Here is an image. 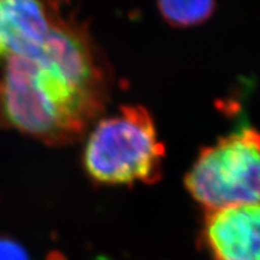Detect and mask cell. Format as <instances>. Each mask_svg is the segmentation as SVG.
<instances>
[{
    "instance_id": "cell-6",
    "label": "cell",
    "mask_w": 260,
    "mask_h": 260,
    "mask_svg": "<svg viewBox=\"0 0 260 260\" xmlns=\"http://www.w3.org/2000/svg\"><path fill=\"white\" fill-rule=\"evenodd\" d=\"M159 11L169 23L175 27H190L199 24L212 15L213 2H160Z\"/></svg>"
},
{
    "instance_id": "cell-7",
    "label": "cell",
    "mask_w": 260,
    "mask_h": 260,
    "mask_svg": "<svg viewBox=\"0 0 260 260\" xmlns=\"http://www.w3.org/2000/svg\"><path fill=\"white\" fill-rule=\"evenodd\" d=\"M0 260H29L25 249L14 240L0 237Z\"/></svg>"
},
{
    "instance_id": "cell-1",
    "label": "cell",
    "mask_w": 260,
    "mask_h": 260,
    "mask_svg": "<svg viewBox=\"0 0 260 260\" xmlns=\"http://www.w3.org/2000/svg\"><path fill=\"white\" fill-rule=\"evenodd\" d=\"M106 71L84 29L58 15L34 57L10 58L0 80V113L48 145L73 142L106 103Z\"/></svg>"
},
{
    "instance_id": "cell-4",
    "label": "cell",
    "mask_w": 260,
    "mask_h": 260,
    "mask_svg": "<svg viewBox=\"0 0 260 260\" xmlns=\"http://www.w3.org/2000/svg\"><path fill=\"white\" fill-rule=\"evenodd\" d=\"M205 212L203 241L212 260H260L259 204Z\"/></svg>"
},
{
    "instance_id": "cell-5",
    "label": "cell",
    "mask_w": 260,
    "mask_h": 260,
    "mask_svg": "<svg viewBox=\"0 0 260 260\" xmlns=\"http://www.w3.org/2000/svg\"><path fill=\"white\" fill-rule=\"evenodd\" d=\"M48 3L0 0V60L34 57L59 14Z\"/></svg>"
},
{
    "instance_id": "cell-2",
    "label": "cell",
    "mask_w": 260,
    "mask_h": 260,
    "mask_svg": "<svg viewBox=\"0 0 260 260\" xmlns=\"http://www.w3.org/2000/svg\"><path fill=\"white\" fill-rule=\"evenodd\" d=\"M165 149L147 110L123 106L104 118L89 134L83 160L98 183H155L160 180Z\"/></svg>"
},
{
    "instance_id": "cell-3",
    "label": "cell",
    "mask_w": 260,
    "mask_h": 260,
    "mask_svg": "<svg viewBox=\"0 0 260 260\" xmlns=\"http://www.w3.org/2000/svg\"><path fill=\"white\" fill-rule=\"evenodd\" d=\"M184 183L205 211L259 204L258 132L242 128L204 148L184 178Z\"/></svg>"
}]
</instances>
